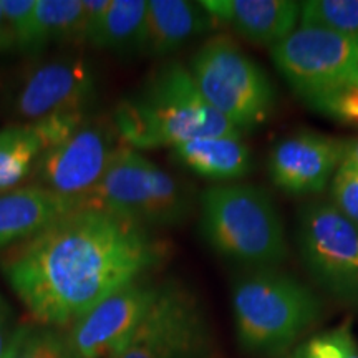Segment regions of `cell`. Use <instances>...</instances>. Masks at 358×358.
<instances>
[{
  "instance_id": "obj_1",
  "label": "cell",
  "mask_w": 358,
  "mask_h": 358,
  "mask_svg": "<svg viewBox=\"0 0 358 358\" xmlns=\"http://www.w3.org/2000/svg\"><path fill=\"white\" fill-rule=\"evenodd\" d=\"M153 229L77 208L0 254V272L32 320L70 329L96 303L166 261Z\"/></svg>"
},
{
  "instance_id": "obj_2",
  "label": "cell",
  "mask_w": 358,
  "mask_h": 358,
  "mask_svg": "<svg viewBox=\"0 0 358 358\" xmlns=\"http://www.w3.org/2000/svg\"><path fill=\"white\" fill-rule=\"evenodd\" d=\"M116 131L134 150L174 148L208 136L241 134L213 108L179 62H164L115 106Z\"/></svg>"
},
{
  "instance_id": "obj_3",
  "label": "cell",
  "mask_w": 358,
  "mask_h": 358,
  "mask_svg": "<svg viewBox=\"0 0 358 358\" xmlns=\"http://www.w3.org/2000/svg\"><path fill=\"white\" fill-rule=\"evenodd\" d=\"M231 306L237 343L254 357H284L324 315L319 295L279 268L237 275Z\"/></svg>"
},
{
  "instance_id": "obj_4",
  "label": "cell",
  "mask_w": 358,
  "mask_h": 358,
  "mask_svg": "<svg viewBox=\"0 0 358 358\" xmlns=\"http://www.w3.org/2000/svg\"><path fill=\"white\" fill-rule=\"evenodd\" d=\"M199 232L219 257L245 271L277 268L289 244L279 209L262 187L249 182L216 185L198 198Z\"/></svg>"
},
{
  "instance_id": "obj_5",
  "label": "cell",
  "mask_w": 358,
  "mask_h": 358,
  "mask_svg": "<svg viewBox=\"0 0 358 358\" xmlns=\"http://www.w3.org/2000/svg\"><path fill=\"white\" fill-rule=\"evenodd\" d=\"M198 198L189 182L122 143L98 185L80 198V208L110 213L155 231L186 222Z\"/></svg>"
},
{
  "instance_id": "obj_6",
  "label": "cell",
  "mask_w": 358,
  "mask_h": 358,
  "mask_svg": "<svg viewBox=\"0 0 358 358\" xmlns=\"http://www.w3.org/2000/svg\"><path fill=\"white\" fill-rule=\"evenodd\" d=\"M268 52L290 90L317 113L337 120L342 101L358 90V43L343 35L299 25Z\"/></svg>"
},
{
  "instance_id": "obj_7",
  "label": "cell",
  "mask_w": 358,
  "mask_h": 358,
  "mask_svg": "<svg viewBox=\"0 0 358 358\" xmlns=\"http://www.w3.org/2000/svg\"><path fill=\"white\" fill-rule=\"evenodd\" d=\"M189 71L204 100L241 134L261 128L274 115V85L229 34L206 40L192 55Z\"/></svg>"
},
{
  "instance_id": "obj_8",
  "label": "cell",
  "mask_w": 358,
  "mask_h": 358,
  "mask_svg": "<svg viewBox=\"0 0 358 358\" xmlns=\"http://www.w3.org/2000/svg\"><path fill=\"white\" fill-rule=\"evenodd\" d=\"M213 327L191 287L159 282L158 294L128 342L110 358H211Z\"/></svg>"
},
{
  "instance_id": "obj_9",
  "label": "cell",
  "mask_w": 358,
  "mask_h": 358,
  "mask_svg": "<svg viewBox=\"0 0 358 358\" xmlns=\"http://www.w3.org/2000/svg\"><path fill=\"white\" fill-rule=\"evenodd\" d=\"M295 241L307 274L342 306L358 308V226L334 203L310 201L297 216Z\"/></svg>"
},
{
  "instance_id": "obj_10",
  "label": "cell",
  "mask_w": 358,
  "mask_h": 358,
  "mask_svg": "<svg viewBox=\"0 0 358 358\" xmlns=\"http://www.w3.org/2000/svg\"><path fill=\"white\" fill-rule=\"evenodd\" d=\"M100 96V73L90 58L65 53L19 71L8 87L7 105L24 123L55 115L92 113Z\"/></svg>"
},
{
  "instance_id": "obj_11",
  "label": "cell",
  "mask_w": 358,
  "mask_h": 358,
  "mask_svg": "<svg viewBox=\"0 0 358 358\" xmlns=\"http://www.w3.org/2000/svg\"><path fill=\"white\" fill-rule=\"evenodd\" d=\"M122 143L113 120L90 113L73 131L43 151L30 185L65 198H83L103 178Z\"/></svg>"
},
{
  "instance_id": "obj_12",
  "label": "cell",
  "mask_w": 358,
  "mask_h": 358,
  "mask_svg": "<svg viewBox=\"0 0 358 358\" xmlns=\"http://www.w3.org/2000/svg\"><path fill=\"white\" fill-rule=\"evenodd\" d=\"M159 284L141 277L96 303L70 327L75 358H110L131 337L158 294Z\"/></svg>"
},
{
  "instance_id": "obj_13",
  "label": "cell",
  "mask_w": 358,
  "mask_h": 358,
  "mask_svg": "<svg viewBox=\"0 0 358 358\" xmlns=\"http://www.w3.org/2000/svg\"><path fill=\"white\" fill-rule=\"evenodd\" d=\"M343 141L315 131H299L282 138L268 153L271 181L290 196L322 192L338 171Z\"/></svg>"
},
{
  "instance_id": "obj_14",
  "label": "cell",
  "mask_w": 358,
  "mask_h": 358,
  "mask_svg": "<svg viewBox=\"0 0 358 358\" xmlns=\"http://www.w3.org/2000/svg\"><path fill=\"white\" fill-rule=\"evenodd\" d=\"M88 115H55L0 129V194L32 178L43 151L73 131Z\"/></svg>"
},
{
  "instance_id": "obj_15",
  "label": "cell",
  "mask_w": 358,
  "mask_h": 358,
  "mask_svg": "<svg viewBox=\"0 0 358 358\" xmlns=\"http://www.w3.org/2000/svg\"><path fill=\"white\" fill-rule=\"evenodd\" d=\"M201 6L216 24L268 48L289 37L301 22V2L290 0H203Z\"/></svg>"
},
{
  "instance_id": "obj_16",
  "label": "cell",
  "mask_w": 358,
  "mask_h": 358,
  "mask_svg": "<svg viewBox=\"0 0 358 358\" xmlns=\"http://www.w3.org/2000/svg\"><path fill=\"white\" fill-rule=\"evenodd\" d=\"M216 25L201 2L150 0L140 55L163 58L173 55L191 40L211 32Z\"/></svg>"
},
{
  "instance_id": "obj_17",
  "label": "cell",
  "mask_w": 358,
  "mask_h": 358,
  "mask_svg": "<svg viewBox=\"0 0 358 358\" xmlns=\"http://www.w3.org/2000/svg\"><path fill=\"white\" fill-rule=\"evenodd\" d=\"M77 208L80 199L58 196L32 185L3 192L0 194V254Z\"/></svg>"
},
{
  "instance_id": "obj_18",
  "label": "cell",
  "mask_w": 358,
  "mask_h": 358,
  "mask_svg": "<svg viewBox=\"0 0 358 358\" xmlns=\"http://www.w3.org/2000/svg\"><path fill=\"white\" fill-rule=\"evenodd\" d=\"M171 156L196 176L224 185L245 178L252 169L250 150L243 134L198 138L171 148Z\"/></svg>"
},
{
  "instance_id": "obj_19",
  "label": "cell",
  "mask_w": 358,
  "mask_h": 358,
  "mask_svg": "<svg viewBox=\"0 0 358 358\" xmlns=\"http://www.w3.org/2000/svg\"><path fill=\"white\" fill-rule=\"evenodd\" d=\"M52 45H85L82 0H35L27 55H38Z\"/></svg>"
},
{
  "instance_id": "obj_20",
  "label": "cell",
  "mask_w": 358,
  "mask_h": 358,
  "mask_svg": "<svg viewBox=\"0 0 358 358\" xmlns=\"http://www.w3.org/2000/svg\"><path fill=\"white\" fill-rule=\"evenodd\" d=\"M146 12V0H111L93 48L116 55H140Z\"/></svg>"
},
{
  "instance_id": "obj_21",
  "label": "cell",
  "mask_w": 358,
  "mask_h": 358,
  "mask_svg": "<svg viewBox=\"0 0 358 358\" xmlns=\"http://www.w3.org/2000/svg\"><path fill=\"white\" fill-rule=\"evenodd\" d=\"M3 358H75V355L65 329L32 320L15 327Z\"/></svg>"
},
{
  "instance_id": "obj_22",
  "label": "cell",
  "mask_w": 358,
  "mask_h": 358,
  "mask_svg": "<svg viewBox=\"0 0 358 358\" xmlns=\"http://www.w3.org/2000/svg\"><path fill=\"white\" fill-rule=\"evenodd\" d=\"M299 25L320 27L358 43V0L301 2Z\"/></svg>"
},
{
  "instance_id": "obj_23",
  "label": "cell",
  "mask_w": 358,
  "mask_h": 358,
  "mask_svg": "<svg viewBox=\"0 0 358 358\" xmlns=\"http://www.w3.org/2000/svg\"><path fill=\"white\" fill-rule=\"evenodd\" d=\"M289 358H358V342L350 320L303 340Z\"/></svg>"
},
{
  "instance_id": "obj_24",
  "label": "cell",
  "mask_w": 358,
  "mask_h": 358,
  "mask_svg": "<svg viewBox=\"0 0 358 358\" xmlns=\"http://www.w3.org/2000/svg\"><path fill=\"white\" fill-rule=\"evenodd\" d=\"M6 20L15 38L17 50L29 52L30 38H32V20L35 0H0Z\"/></svg>"
},
{
  "instance_id": "obj_25",
  "label": "cell",
  "mask_w": 358,
  "mask_h": 358,
  "mask_svg": "<svg viewBox=\"0 0 358 358\" xmlns=\"http://www.w3.org/2000/svg\"><path fill=\"white\" fill-rule=\"evenodd\" d=\"M334 206L358 226V171L338 168L330 185Z\"/></svg>"
},
{
  "instance_id": "obj_26",
  "label": "cell",
  "mask_w": 358,
  "mask_h": 358,
  "mask_svg": "<svg viewBox=\"0 0 358 358\" xmlns=\"http://www.w3.org/2000/svg\"><path fill=\"white\" fill-rule=\"evenodd\" d=\"M111 0H82L85 45L93 47Z\"/></svg>"
},
{
  "instance_id": "obj_27",
  "label": "cell",
  "mask_w": 358,
  "mask_h": 358,
  "mask_svg": "<svg viewBox=\"0 0 358 358\" xmlns=\"http://www.w3.org/2000/svg\"><path fill=\"white\" fill-rule=\"evenodd\" d=\"M15 327L10 303L0 294V358L6 357L8 343H10L12 335L15 332Z\"/></svg>"
},
{
  "instance_id": "obj_28",
  "label": "cell",
  "mask_w": 358,
  "mask_h": 358,
  "mask_svg": "<svg viewBox=\"0 0 358 358\" xmlns=\"http://www.w3.org/2000/svg\"><path fill=\"white\" fill-rule=\"evenodd\" d=\"M337 120L347 124H353V127L358 128V90L352 92L350 95L342 101V105H340L338 108Z\"/></svg>"
},
{
  "instance_id": "obj_29",
  "label": "cell",
  "mask_w": 358,
  "mask_h": 358,
  "mask_svg": "<svg viewBox=\"0 0 358 358\" xmlns=\"http://www.w3.org/2000/svg\"><path fill=\"white\" fill-rule=\"evenodd\" d=\"M12 50H17L15 38H13L10 27L7 24L6 15H3V10H2V2H0V55H3V53H8Z\"/></svg>"
},
{
  "instance_id": "obj_30",
  "label": "cell",
  "mask_w": 358,
  "mask_h": 358,
  "mask_svg": "<svg viewBox=\"0 0 358 358\" xmlns=\"http://www.w3.org/2000/svg\"><path fill=\"white\" fill-rule=\"evenodd\" d=\"M340 168H348L358 171V138L350 141H343V158Z\"/></svg>"
},
{
  "instance_id": "obj_31",
  "label": "cell",
  "mask_w": 358,
  "mask_h": 358,
  "mask_svg": "<svg viewBox=\"0 0 358 358\" xmlns=\"http://www.w3.org/2000/svg\"><path fill=\"white\" fill-rule=\"evenodd\" d=\"M279 358H289V357H279Z\"/></svg>"
}]
</instances>
